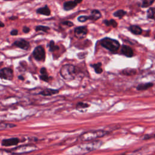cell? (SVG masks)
I'll list each match as a JSON object with an SVG mask.
<instances>
[{"label": "cell", "instance_id": "obj_39", "mask_svg": "<svg viewBox=\"0 0 155 155\" xmlns=\"http://www.w3.org/2000/svg\"><path fill=\"white\" fill-rule=\"evenodd\" d=\"M154 38H155V37H154Z\"/></svg>", "mask_w": 155, "mask_h": 155}, {"label": "cell", "instance_id": "obj_23", "mask_svg": "<svg viewBox=\"0 0 155 155\" xmlns=\"http://www.w3.org/2000/svg\"><path fill=\"white\" fill-rule=\"evenodd\" d=\"M103 23H104L107 26H112L113 27H116L117 26V23L114 20H105L103 21Z\"/></svg>", "mask_w": 155, "mask_h": 155}, {"label": "cell", "instance_id": "obj_27", "mask_svg": "<svg viewBox=\"0 0 155 155\" xmlns=\"http://www.w3.org/2000/svg\"><path fill=\"white\" fill-rule=\"evenodd\" d=\"M154 1V0H142V7L147 8L148 6L151 5Z\"/></svg>", "mask_w": 155, "mask_h": 155}, {"label": "cell", "instance_id": "obj_11", "mask_svg": "<svg viewBox=\"0 0 155 155\" xmlns=\"http://www.w3.org/2000/svg\"><path fill=\"white\" fill-rule=\"evenodd\" d=\"M121 53L124 55H125L126 57H129V58L132 57L134 55L133 49L131 47H130L129 46H126V45H123L122 46Z\"/></svg>", "mask_w": 155, "mask_h": 155}, {"label": "cell", "instance_id": "obj_9", "mask_svg": "<svg viewBox=\"0 0 155 155\" xmlns=\"http://www.w3.org/2000/svg\"><path fill=\"white\" fill-rule=\"evenodd\" d=\"M20 139L17 138L4 139L1 141V145L4 147H10L16 145L20 142Z\"/></svg>", "mask_w": 155, "mask_h": 155}, {"label": "cell", "instance_id": "obj_6", "mask_svg": "<svg viewBox=\"0 0 155 155\" xmlns=\"http://www.w3.org/2000/svg\"><path fill=\"white\" fill-rule=\"evenodd\" d=\"M33 56L36 61H44L46 58V52L44 48L41 46H37L33 52Z\"/></svg>", "mask_w": 155, "mask_h": 155}, {"label": "cell", "instance_id": "obj_36", "mask_svg": "<svg viewBox=\"0 0 155 155\" xmlns=\"http://www.w3.org/2000/svg\"><path fill=\"white\" fill-rule=\"evenodd\" d=\"M75 1H76V3L77 4H79V3H81L83 1V0H75Z\"/></svg>", "mask_w": 155, "mask_h": 155}, {"label": "cell", "instance_id": "obj_31", "mask_svg": "<svg viewBox=\"0 0 155 155\" xmlns=\"http://www.w3.org/2000/svg\"><path fill=\"white\" fill-rule=\"evenodd\" d=\"M1 153H0V154L1 155H11V154H12V153L11 152V151H8V150H1V152H0Z\"/></svg>", "mask_w": 155, "mask_h": 155}, {"label": "cell", "instance_id": "obj_15", "mask_svg": "<svg viewBox=\"0 0 155 155\" xmlns=\"http://www.w3.org/2000/svg\"><path fill=\"white\" fill-rule=\"evenodd\" d=\"M40 73H41V75L40 76V78L42 81H43L48 82L50 78H49V76H48L47 70L45 67L41 68L40 70Z\"/></svg>", "mask_w": 155, "mask_h": 155}, {"label": "cell", "instance_id": "obj_35", "mask_svg": "<svg viewBox=\"0 0 155 155\" xmlns=\"http://www.w3.org/2000/svg\"><path fill=\"white\" fill-rule=\"evenodd\" d=\"M9 19L11 20H14L15 19H17V17H15V16H12V17H10L9 18Z\"/></svg>", "mask_w": 155, "mask_h": 155}, {"label": "cell", "instance_id": "obj_5", "mask_svg": "<svg viewBox=\"0 0 155 155\" xmlns=\"http://www.w3.org/2000/svg\"><path fill=\"white\" fill-rule=\"evenodd\" d=\"M37 150L36 146L34 145H23L20 147H16L12 149L10 151L13 154H22L24 153H27L30 152H32Z\"/></svg>", "mask_w": 155, "mask_h": 155}, {"label": "cell", "instance_id": "obj_4", "mask_svg": "<svg viewBox=\"0 0 155 155\" xmlns=\"http://www.w3.org/2000/svg\"><path fill=\"white\" fill-rule=\"evenodd\" d=\"M101 46L107 48L111 52L115 53L119 50L120 47L119 42L116 40L111 39L110 38H104L101 41Z\"/></svg>", "mask_w": 155, "mask_h": 155}, {"label": "cell", "instance_id": "obj_32", "mask_svg": "<svg viewBox=\"0 0 155 155\" xmlns=\"http://www.w3.org/2000/svg\"><path fill=\"white\" fill-rule=\"evenodd\" d=\"M30 28L28 27H27V26H24V27H23V32H24V33H29V32H30Z\"/></svg>", "mask_w": 155, "mask_h": 155}, {"label": "cell", "instance_id": "obj_20", "mask_svg": "<svg viewBox=\"0 0 155 155\" xmlns=\"http://www.w3.org/2000/svg\"><path fill=\"white\" fill-rule=\"evenodd\" d=\"M90 66L92 68H94V69L95 70V72L97 74H101L103 72V70L102 69V64L101 63L91 64Z\"/></svg>", "mask_w": 155, "mask_h": 155}, {"label": "cell", "instance_id": "obj_25", "mask_svg": "<svg viewBox=\"0 0 155 155\" xmlns=\"http://www.w3.org/2000/svg\"><path fill=\"white\" fill-rule=\"evenodd\" d=\"M16 127L15 124H11V123H1V125H0V128H1V130L5 129V128H12Z\"/></svg>", "mask_w": 155, "mask_h": 155}, {"label": "cell", "instance_id": "obj_7", "mask_svg": "<svg viewBox=\"0 0 155 155\" xmlns=\"http://www.w3.org/2000/svg\"><path fill=\"white\" fill-rule=\"evenodd\" d=\"M0 77L8 81H12L14 78V72L9 67H4L0 70Z\"/></svg>", "mask_w": 155, "mask_h": 155}, {"label": "cell", "instance_id": "obj_30", "mask_svg": "<svg viewBox=\"0 0 155 155\" xmlns=\"http://www.w3.org/2000/svg\"><path fill=\"white\" fill-rule=\"evenodd\" d=\"M62 24H63V25L64 26H67L68 27H72L73 26L74 24L73 23H72L71 21H64L61 23Z\"/></svg>", "mask_w": 155, "mask_h": 155}, {"label": "cell", "instance_id": "obj_38", "mask_svg": "<svg viewBox=\"0 0 155 155\" xmlns=\"http://www.w3.org/2000/svg\"><path fill=\"white\" fill-rule=\"evenodd\" d=\"M18 78H19L20 79H21V80H24V78L23 76H20L19 77H18Z\"/></svg>", "mask_w": 155, "mask_h": 155}, {"label": "cell", "instance_id": "obj_21", "mask_svg": "<svg viewBox=\"0 0 155 155\" xmlns=\"http://www.w3.org/2000/svg\"><path fill=\"white\" fill-rule=\"evenodd\" d=\"M136 73V71L135 69H130V68H128V69H126L122 71V74L126 76H132L135 75Z\"/></svg>", "mask_w": 155, "mask_h": 155}, {"label": "cell", "instance_id": "obj_13", "mask_svg": "<svg viewBox=\"0 0 155 155\" xmlns=\"http://www.w3.org/2000/svg\"><path fill=\"white\" fill-rule=\"evenodd\" d=\"M77 5H78V4L76 3L75 0H74V1H66L64 3L63 8L66 11L70 10L73 9L75 8H76Z\"/></svg>", "mask_w": 155, "mask_h": 155}, {"label": "cell", "instance_id": "obj_34", "mask_svg": "<svg viewBox=\"0 0 155 155\" xmlns=\"http://www.w3.org/2000/svg\"><path fill=\"white\" fill-rule=\"evenodd\" d=\"M155 138V134L153 136H150V135H145L144 137V139H149L152 138Z\"/></svg>", "mask_w": 155, "mask_h": 155}, {"label": "cell", "instance_id": "obj_18", "mask_svg": "<svg viewBox=\"0 0 155 155\" xmlns=\"http://www.w3.org/2000/svg\"><path fill=\"white\" fill-rule=\"evenodd\" d=\"M153 86V84L152 83H144V84H141L137 86L138 90H146L148 89H150Z\"/></svg>", "mask_w": 155, "mask_h": 155}, {"label": "cell", "instance_id": "obj_29", "mask_svg": "<svg viewBox=\"0 0 155 155\" xmlns=\"http://www.w3.org/2000/svg\"><path fill=\"white\" fill-rule=\"evenodd\" d=\"M89 20V17L87 16H80L78 18V20L81 23H84Z\"/></svg>", "mask_w": 155, "mask_h": 155}, {"label": "cell", "instance_id": "obj_16", "mask_svg": "<svg viewBox=\"0 0 155 155\" xmlns=\"http://www.w3.org/2000/svg\"><path fill=\"white\" fill-rule=\"evenodd\" d=\"M36 13L38 14L43 15L49 16L51 14V10L49 9V8L47 7V5H46L45 7L37 9Z\"/></svg>", "mask_w": 155, "mask_h": 155}, {"label": "cell", "instance_id": "obj_2", "mask_svg": "<svg viewBox=\"0 0 155 155\" xmlns=\"http://www.w3.org/2000/svg\"><path fill=\"white\" fill-rule=\"evenodd\" d=\"M108 132L104 130H91L81 135L79 139L83 142H89L92 141H95L96 139L102 138L107 135Z\"/></svg>", "mask_w": 155, "mask_h": 155}, {"label": "cell", "instance_id": "obj_14", "mask_svg": "<svg viewBox=\"0 0 155 155\" xmlns=\"http://www.w3.org/2000/svg\"><path fill=\"white\" fill-rule=\"evenodd\" d=\"M89 20L96 21V20H98V19H100V18L101 17V14L99 10L95 9V10H91V14L90 16H89Z\"/></svg>", "mask_w": 155, "mask_h": 155}, {"label": "cell", "instance_id": "obj_12", "mask_svg": "<svg viewBox=\"0 0 155 155\" xmlns=\"http://www.w3.org/2000/svg\"><path fill=\"white\" fill-rule=\"evenodd\" d=\"M59 93V90L57 89H46L42 90L39 93V94L44 96H52L53 95L57 94Z\"/></svg>", "mask_w": 155, "mask_h": 155}, {"label": "cell", "instance_id": "obj_17", "mask_svg": "<svg viewBox=\"0 0 155 155\" xmlns=\"http://www.w3.org/2000/svg\"><path fill=\"white\" fill-rule=\"evenodd\" d=\"M90 107V105L87 103H84L83 102H79L76 104V109L81 112H85L87 109Z\"/></svg>", "mask_w": 155, "mask_h": 155}, {"label": "cell", "instance_id": "obj_28", "mask_svg": "<svg viewBox=\"0 0 155 155\" xmlns=\"http://www.w3.org/2000/svg\"><path fill=\"white\" fill-rule=\"evenodd\" d=\"M36 31H42V32H47V31L50 29L48 27L44 26H38L36 27Z\"/></svg>", "mask_w": 155, "mask_h": 155}, {"label": "cell", "instance_id": "obj_26", "mask_svg": "<svg viewBox=\"0 0 155 155\" xmlns=\"http://www.w3.org/2000/svg\"><path fill=\"white\" fill-rule=\"evenodd\" d=\"M155 8H150L147 12V18L149 19H154Z\"/></svg>", "mask_w": 155, "mask_h": 155}, {"label": "cell", "instance_id": "obj_24", "mask_svg": "<svg viewBox=\"0 0 155 155\" xmlns=\"http://www.w3.org/2000/svg\"><path fill=\"white\" fill-rule=\"evenodd\" d=\"M48 47L49 48V51L50 52H55L59 49V47L58 46H56L55 44V42L53 41H51V42L48 43Z\"/></svg>", "mask_w": 155, "mask_h": 155}, {"label": "cell", "instance_id": "obj_33", "mask_svg": "<svg viewBox=\"0 0 155 155\" xmlns=\"http://www.w3.org/2000/svg\"><path fill=\"white\" fill-rule=\"evenodd\" d=\"M18 33V31L16 29H14L12 30L10 32V35L12 36H15V35H17Z\"/></svg>", "mask_w": 155, "mask_h": 155}, {"label": "cell", "instance_id": "obj_10", "mask_svg": "<svg viewBox=\"0 0 155 155\" xmlns=\"http://www.w3.org/2000/svg\"><path fill=\"white\" fill-rule=\"evenodd\" d=\"M14 45L19 47L23 50L27 51L29 50V48H30V43L24 40L23 39H20L19 40H17L14 42Z\"/></svg>", "mask_w": 155, "mask_h": 155}, {"label": "cell", "instance_id": "obj_1", "mask_svg": "<svg viewBox=\"0 0 155 155\" xmlns=\"http://www.w3.org/2000/svg\"><path fill=\"white\" fill-rule=\"evenodd\" d=\"M102 144L101 141H92L87 143L78 145L70 151L71 155H84L100 148Z\"/></svg>", "mask_w": 155, "mask_h": 155}, {"label": "cell", "instance_id": "obj_3", "mask_svg": "<svg viewBox=\"0 0 155 155\" xmlns=\"http://www.w3.org/2000/svg\"><path fill=\"white\" fill-rule=\"evenodd\" d=\"M60 75L66 81L73 80L78 75V69L72 64L64 65L60 70Z\"/></svg>", "mask_w": 155, "mask_h": 155}, {"label": "cell", "instance_id": "obj_19", "mask_svg": "<svg viewBox=\"0 0 155 155\" xmlns=\"http://www.w3.org/2000/svg\"><path fill=\"white\" fill-rule=\"evenodd\" d=\"M129 30L135 35H141L142 32V29L138 26H131L129 27Z\"/></svg>", "mask_w": 155, "mask_h": 155}, {"label": "cell", "instance_id": "obj_37", "mask_svg": "<svg viewBox=\"0 0 155 155\" xmlns=\"http://www.w3.org/2000/svg\"><path fill=\"white\" fill-rule=\"evenodd\" d=\"M4 26V24L3 22H1V27H3Z\"/></svg>", "mask_w": 155, "mask_h": 155}, {"label": "cell", "instance_id": "obj_22", "mask_svg": "<svg viewBox=\"0 0 155 155\" xmlns=\"http://www.w3.org/2000/svg\"><path fill=\"white\" fill-rule=\"evenodd\" d=\"M126 14H127V12L126 11L120 9V10L116 11L113 14V16L117 18H119L121 19V18H122L123 16H124L126 15Z\"/></svg>", "mask_w": 155, "mask_h": 155}, {"label": "cell", "instance_id": "obj_8", "mask_svg": "<svg viewBox=\"0 0 155 155\" xmlns=\"http://www.w3.org/2000/svg\"><path fill=\"white\" fill-rule=\"evenodd\" d=\"M88 30L86 27H78L75 29V36L78 39H83L87 36Z\"/></svg>", "mask_w": 155, "mask_h": 155}]
</instances>
